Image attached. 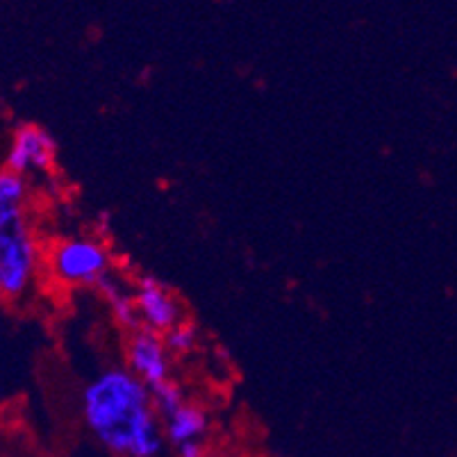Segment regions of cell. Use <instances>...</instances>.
I'll return each instance as SVG.
<instances>
[{
    "mask_svg": "<svg viewBox=\"0 0 457 457\" xmlns=\"http://www.w3.org/2000/svg\"><path fill=\"white\" fill-rule=\"evenodd\" d=\"M85 423L107 451L155 457L162 432L151 387L128 369H107L82 389Z\"/></svg>",
    "mask_w": 457,
    "mask_h": 457,
    "instance_id": "6da1fadb",
    "label": "cell"
},
{
    "mask_svg": "<svg viewBox=\"0 0 457 457\" xmlns=\"http://www.w3.org/2000/svg\"><path fill=\"white\" fill-rule=\"evenodd\" d=\"M37 269V244L26 216L0 226V292L19 298L30 287Z\"/></svg>",
    "mask_w": 457,
    "mask_h": 457,
    "instance_id": "7a4b0ae2",
    "label": "cell"
},
{
    "mask_svg": "<svg viewBox=\"0 0 457 457\" xmlns=\"http://www.w3.org/2000/svg\"><path fill=\"white\" fill-rule=\"evenodd\" d=\"M110 257L103 244L96 239H66L57 244L51 255V269L57 280L66 285H98L107 276Z\"/></svg>",
    "mask_w": 457,
    "mask_h": 457,
    "instance_id": "3957f363",
    "label": "cell"
},
{
    "mask_svg": "<svg viewBox=\"0 0 457 457\" xmlns=\"http://www.w3.org/2000/svg\"><path fill=\"white\" fill-rule=\"evenodd\" d=\"M55 139L35 123H21L12 137L7 153V171L26 176L30 171H48L55 160Z\"/></svg>",
    "mask_w": 457,
    "mask_h": 457,
    "instance_id": "277c9868",
    "label": "cell"
},
{
    "mask_svg": "<svg viewBox=\"0 0 457 457\" xmlns=\"http://www.w3.org/2000/svg\"><path fill=\"white\" fill-rule=\"evenodd\" d=\"M128 364H130V371L146 382L148 387L171 380L169 378L171 364H169V355H166V344L162 342L157 332L148 330V328H141L132 335L130 344H128Z\"/></svg>",
    "mask_w": 457,
    "mask_h": 457,
    "instance_id": "5b68a950",
    "label": "cell"
},
{
    "mask_svg": "<svg viewBox=\"0 0 457 457\" xmlns=\"http://www.w3.org/2000/svg\"><path fill=\"white\" fill-rule=\"evenodd\" d=\"M135 303L139 310V319L148 330L169 332L180 323V307L153 276L139 278Z\"/></svg>",
    "mask_w": 457,
    "mask_h": 457,
    "instance_id": "8992f818",
    "label": "cell"
},
{
    "mask_svg": "<svg viewBox=\"0 0 457 457\" xmlns=\"http://www.w3.org/2000/svg\"><path fill=\"white\" fill-rule=\"evenodd\" d=\"M164 430L169 442L182 446L187 442H198L207 430V414L196 405H182L173 417L164 419Z\"/></svg>",
    "mask_w": 457,
    "mask_h": 457,
    "instance_id": "52a82bcc",
    "label": "cell"
},
{
    "mask_svg": "<svg viewBox=\"0 0 457 457\" xmlns=\"http://www.w3.org/2000/svg\"><path fill=\"white\" fill-rule=\"evenodd\" d=\"M98 289H101L103 296H105L107 303L112 305L116 321L135 332L141 330L139 328L141 319H139V310H137L135 296H130V294L123 289L121 282L116 280L112 273H107V276H103L101 282H98Z\"/></svg>",
    "mask_w": 457,
    "mask_h": 457,
    "instance_id": "ba28073f",
    "label": "cell"
},
{
    "mask_svg": "<svg viewBox=\"0 0 457 457\" xmlns=\"http://www.w3.org/2000/svg\"><path fill=\"white\" fill-rule=\"evenodd\" d=\"M26 194H28L26 178L19 176V173L7 171V169L0 173V210L23 207Z\"/></svg>",
    "mask_w": 457,
    "mask_h": 457,
    "instance_id": "9c48e42d",
    "label": "cell"
},
{
    "mask_svg": "<svg viewBox=\"0 0 457 457\" xmlns=\"http://www.w3.org/2000/svg\"><path fill=\"white\" fill-rule=\"evenodd\" d=\"M151 394H153V401H155L157 412H160L164 419L173 417V414L185 405V401H182V389L178 387L173 380L160 382V385L151 387Z\"/></svg>",
    "mask_w": 457,
    "mask_h": 457,
    "instance_id": "30bf717a",
    "label": "cell"
},
{
    "mask_svg": "<svg viewBox=\"0 0 457 457\" xmlns=\"http://www.w3.org/2000/svg\"><path fill=\"white\" fill-rule=\"evenodd\" d=\"M164 344L173 353H189L196 346V326L194 323H178L173 330L166 332Z\"/></svg>",
    "mask_w": 457,
    "mask_h": 457,
    "instance_id": "8fae6325",
    "label": "cell"
},
{
    "mask_svg": "<svg viewBox=\"0 0 457 457\" xmlns=\"http://www.w3.org/2000/svg\"><path fill=\"white\" fill-rule=\"evenodd\" d=\"M178 455L180 457H203V446L198 442H187L178 446Z\"/></svg>",
    "mask_w": 457,
    "mask_h": 457,
    "instance_id": "7c38bea8",
    "label": "cell"
}]
</instances>
